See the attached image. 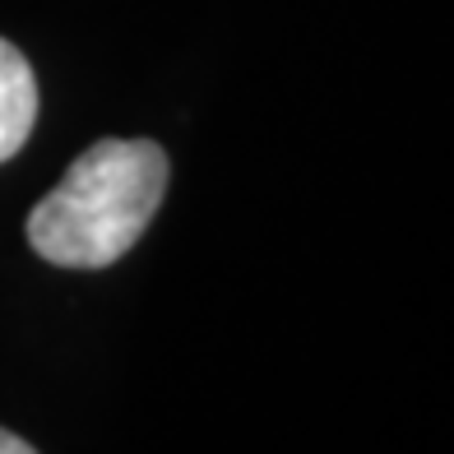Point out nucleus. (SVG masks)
<instances>
[{"label": "nucleus", "mask_w": 454, "mask_h": 454, "mask_svg": "<svg viewBox=\"0 0 454 454\" xmlns=\"http://www.w3.org/2000/svg\"><path fill=\"white\" fill-rule=\"evenodd\" d=\"M37 126V79L28 56L0 37V162H10Z\"/></svg>", "instance_id": "nucleus-2"}, {"label": "nucleus", "mask_w": 454, "mask_h": 454, "mask_svg": "<svg viewBox=\"0 0 454 454\" xmlns=\"http://www.w3.org/2000/svg\"><path fill=\"white\" fill-rule=\"evenodd\" d=\"M0 454H37L24 436H14V431H5V427H0Z\"/></svg>", "instance_id": "nucleus-3"}, {"label": "nucleus", "mask_w": 454, "mask_h": 454, "mask_svg": "<svg viewBox=\"0 0 454 454\" xmlns=\"http://www.w3.org/2000/svg\"><path fill=\"white\" fill-rule=\"evenodd\" d=\"M168 176L153 139H98L28 214V246L60 270H107L149 232Z\"/></svg>", "instance_id": "nucleus-1"}]
</instances>
